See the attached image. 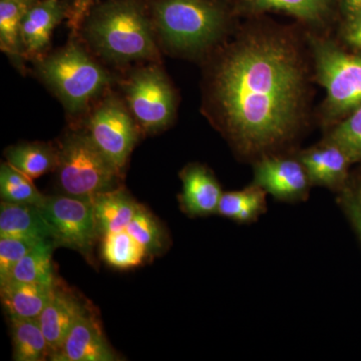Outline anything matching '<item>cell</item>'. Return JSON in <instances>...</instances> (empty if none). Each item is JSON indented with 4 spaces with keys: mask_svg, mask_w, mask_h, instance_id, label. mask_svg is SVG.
Listing matches in <instances>:
<instances>
[{
    "mask_svg": "<svg viewBox=\"0 0 361 361\" xmlns=\"http://www.w3.org/2000/svg\"><path fill=\"white\" fill-rule=\"evenodd\" d=\"M345 39L349 44L361 49V9L355 13H351L345 30Z\"/></svg>",
    "mask_w": 361,
    "mask_h": 361,
    "instance_id": "cell-31",
    "label": "cell"
},
{
    "mask_svg": "<svg viewBox=\"0 0 361 361\" xmlns=\"http://www.w3.org/2000/svg\"><path fill=\"white\" fill-rule=\"evenodd\" d=\"M253 183L287 203L305 201L312 185L299 159L271 155L261 157L256 163Z\"/></svg>",
    "mask_w": 361,
    "mask_h": 361,
    "instance_id": "cell-10",
    "label": "cell"
},
{
    "mask_svg": "<svg viewBox=\"0 0 361 361\" xmlns=\"http://www.w3.org/2000/svg\"><path fill=\"white\" fill-rule=\"evenodd\" d=\"M87 308L77 294L68 290L58 280L49 303L37 318L49 344L51 360L63 345L73 325Z\"/></svg>",
    "mask_w": 361,
    "mask_h": 361,
    "instance_id": "cell-12",
    "label": "cell"
},
{
    "mask_svg": "<svg viewBox=\"0 0 361 361\" xmlns=\"http://www.w3.org/2000/svg\"><path fill=\"white\" fill-rule=\"evenodd\" d=\"M127 231L145 247L148 255L163 253L169 245L165 228L144 206H139Z\"/></svg>",
    "mask_w": 361,
    "mask_h": 361,
    "instance_id": "cell-26",
    "label": "cell"
},
{
    "mask_svg": "<svg viewBox=\"0 0 361 361\" xmlns=\"http://www.w3.org/2000/svg\"><path fill=\"white\" fill-rule=\"evenodd\" d=\"M257 11H277L317 21L329 11V0H247Z\"/></svg>",
    "mask_w": 361,
    "mask_h": 361,
    "instance_id": "cell-27",
    "label": "cell"
},
{
    "mask_svg": "<svg viewBox=\"0 0 361 361\" xmlns=\"http://www.w3.org/2000/svg\"><path fill=\"white\" fill-rule=\"evenodd\" d=\"M339 205L348 216L361 241V182L348 184L339 192Z\"/></svg>",
    "mask_w": 361,
    "mask_h": 361,
    "instance_id": "cell-30",
    "label": "cell"
},
{
    "mask_svg": "<svg viewBox=\"0 0 361 361\" xmlns=\"http://www.w3.org/2000/svg\"><path fill=\"white\" fill-rule=\"evenodd\" d=\"M54 285L7 280L0 283L4 310L9 317L39 318L51 299Z\"/></svg>",
    "mask_w": 361,
    "mask_h": 361,
    "instance_id": "cell-16",
    "label": "cell"
},
{
    "mask_svg": "<svg viewBox=\"0 0 361 361\" xmlns=\"http://www.w3.org/2000/svg\"><path fill=\"white\" fill-rule=\"evenodd\" d=\"M56 244L54 240H44L21 259L13 268L11 277L7 280L54 285L58 282L54 274L52 253ZM6 280V281H7Z\"/></svg>",
    "mask_w": 361,
    "mask_h": 361,
    "instance_id": "cell-22",
    "label": "cell"
},
{
    "mask_svg": "<svg viewBox=\"0 0 361 361\" xmlns=\"http://www.w3.org/2000/svg\"><path fill=\"white\" fill-rule=\"evenodd\" d=\"M87 35L94 49L111 61L127 63L157 54L151 23L133 0H114L99 7L87 23Z\"/></svg>",
    "mask_w": 361,
    "mask_h": 361,
    "instance_id": "cell-2",
    "label": "cell"
},
{
    "mask_svg": "<svg viewBox=\"0 0 361 361\" xmlns=\"http://www.w3.org/2000/svg\"><path fill=\"white\" fill-rule=\"evenodd\" d=\"M90 140L122 174L137 142V130L132 116L123 104L109 99L90 116Z\"/></svg>",
    "mask_w": 361,
    "mask_h": 361,
    "instance_id": "cell-9",
    "label": "cell"
},
{
    "mask_svg": "<svg viewBox=\"0 0 361 361\" xmlns=\"http://www.w3.org/2000/svg\"><path fill=\"white\" fill-rule=\"evenodd\" d=\"M35 0H0V44L4 51L18 54L23 18Z\"/></svg>",
    "mask_w": 361,
    "mask_h": 361,
    "instance_id": "cell-25",
    "label": "cell"
},
{
    "mask_svg": "<svg viewBox=\"0 0 361 361\" xmlns=\"http://www.w3.org/2000/svg\"><path fill=\"white\" fill-rule=\"evenodd\" d=\"M40 242L39 240L0 237V283L11 277L16 265Z\"/></svg>",
    "mask_w": 361,
    "mask_h": 361,
    "instance_id": "cell-29",
    "label": "cell"
},
{
    "mask_svg": "<svg viewBox=\"0 0 361 361\" xmlns=\"http://www.w3.org/2000/svg\"><path fill=\"white\" fill-rule=\"evenodd\" d=\"M39 73L68 111L84 110L108 84V75L82 49L68 45L44 59Z\"/></svg>",
    "mask_w": 361,
    "mask_h": 361,
    "instance_id": "cell-5",
    "label": "cell"
},
{
    "mask_svg": "<svg viewBox=\"0 0 361 361\" xmlns=\"http://www.w3.org/2000/svg\"><path fill=\"white\" fill-rule=\"evenodd\" d=\"M56 171L61 191L73 198L92 202L97 195L120 188L121 173L87 134L63 140Z\"/></svg>",
    "mask_w": 361,
    "mask_h": 361,
    "instance_id": "cell-3",
    "label": "cell"
},
{
    "mask_svg": "<svg viewBox=\"0 0 361 361\" xmlns=\"http://www.w3.org/2000/svg\"><path fill=\"white\" fill-rule=\"evenodd\" d=\"M183 189L180 205L190 217L217 214L223 192L215 176L205 166L193 164L180 173Z\"/></svg>",
    "mask_w": 361,
    "mask_h": 361,
    "instance_id": "cell-13",
    "label": "cell"
},
{
    "mask_svg": "<svg viewBox=\"0 0 361 361\" xmlns=\"http://www.w3.org/2000/svg\"><path fill=\"white\" fill-rule=\"evenodd\" d=\"M92 204L102 236L127 230L140 206L122 188L97 195Z\"/></svg>",
    "mask_w": 361,
    "mask_h": 361,
    "instance_id": "cell-18",
    "label": "cell"
},
{
    "mask_svg": "<svg viewBox=\"0 0 361 361\" xmlns=\"http://www.w3.org/2000/svg\"><path fill=\"white\" fill-rule=\"evenodd\" d=\"M326 141L341 147L353 163H361V106L337 126Z\"/></svg>",
    "mask_w": 361,
    "mask_h": 361,
    "instance_id": "cell-28",
    "label": "cell"
},
{
    "mask_svg": "<svg viewBox=\"0 0 361 361\" xmlns=\"http://www.w3.org/2000/svg\"><path fill=\"white\" fill-rule=\"evenodd\" d=\"M214 89L225 129L242 155H270L295 135L304 73L284 39L254 35L241 40L220 63Z\"/></svg>",
    "mask_w": 361,
    "mask_h": 361,
    "instance_id": "cell-1",
    "label": "cell"
},
{
    "mask_svg": "<svg viewBox=\"0 0 361 361\" xmlns=\"http://www.w3.org/2000/svg\"><path fill=\"white\" fill-rule=\"evenodd\" d=\"M39 209L51 226L56 246L73 249L92 260L101 236L92 202L66 195L45 196Z\"/></svg>",
    "mask_w": 361,
    "mask_h": 361,
    "instance_id": "cell-7",
    "label": "cell"
},
{
    "mask_svg": "<svg viewBox=\"0 0 361 361\" xmlns=\"http://www.w3.org/2000/svg\"><path fill=\"white\" fill-rule=\"evenodd\" d=\"M51 360L115 361L118 358L104 337L97 316L87 307L73 325L63 345Z\"/></svg>",
    "mask_w": 361,
    "mask_h": 361,
    "instance_id": "cell-11",
    "label": "cell"
},
{
    "mask_svg": "<svg viewBox=\"0 0 361 361\" xmlns=\"http://www.w3.org/2000/svg\"><path fill=\"white\" fill-rule=\"evenodd\" d=\"M154 16L161 39L178 51L208 47L224 25L220 9L206 0H158Z\"/></svg>",
    "mask_w": 361,
    "mask_h": 361,
    "instance_id": "cell-4",
    "label": "cell"
},
{
    "mask_svg": "<svg viewBox=\"0 0 361 361\" xmlns=\"http://www.w3.org/2000/svg\"><path fill=\"white\" fill-rule=\"evenodd\" d=\"M299 160L305 168L312 185L341 192L348 185V167L353 161L345 152L325 141L320 146L302 152Z\"/></svg>",
    "mask_w": 361,
    "mask_h": 361,
    "instance_id": "cell-14",
    "label": "cell"
},
{
    "mask_svg": "<svg viewBox=\"0 0 361 361\" xmlns=\"http://www.w3.org/2000/svg\"><path fill=\"white\" fill-rule=\"evenodd\" d=\"M11 318L13 360L40 361L51 357L37 318Z\"/></svg>",
    "mask_w": 361,
    "mask_h": 361,
    "instance_id": "cell-21",
    "label": "cell"
},
{
    "mask_svg": "<svg viewBox=\"0 0 361 361\" xmlns=\"http://www.w3.org/2000/svg\"><path fill=\"white\" fill-rule=\"evenodd\" d=\"M266 195L265 190L254 183L238 191L226 192L221 197L217 214L240 224L256 222L267 211Z\"/></svg>",
    "mask_w": 361,
    "mask_h": 361,
    "instance_id": "cell-19",
    "label": "cell"
},
{
    "mask_svg": "<svg viewBox=\"0 0 361 361\" xmlns=\"http://www.w3.org/2000/svg\"><path fill=\"white\" fill-rule=\"evenodd\" d=\"M0 195L1 200L8 203L37 207L42 205L45 199L30 178L8 163L2 164L0 168Z\"/></svg>",
    "mask_w": 361,
    "mask_h": 361,
    "instance_id": "cell-24",
    "label": "cell"
},
{
    "mask_svg": "<svg viewBox=\"0 0 361 361\" xmlns=\"http://www.w3.org/2000/svg\"><path fill=\"white\" fill-rule=\"evenodd\" d=\"M0 237L54 240L51 226L39 207L4 201L0 205Z\"/></svg>",
    "mask_w": 361,
    "mask_h": 361,
    "instance_id": "cell-15",
    "label": "cell"
},
{
    "mask_svg": "<svg viewBox=\"0 0 361 361\" xmlns=\"http://www.w3.org/2000/svg\"><path fill=\"white\" fill-rule=\"evenodd\" d=\"M65 16V6L59 0L35 2L21 23V42L26 49L39 51L49 44L54 27Z\"/></svg>",
    "mask_w": 361,
    "mask_h": 361,
    "instance_id": "cell-17",
    "label": "cell"
},
{
    "mask_svg": "<svg viewBox=\"0 0 361 361\" xmlns=\"http://www.w3.org/2000/svg\"><path fill=\"white\" fill-rule=\"evenodd\" d=\"M102 255L111 267L127 270L141 265L148 253L127 230H123L104 235Z\"/></svg>",
    "mask_w": 361,
    "mask_h": 361,
    "instance_id": "cell-23",
    "label": "cell"
},
{
    "mask_svg": "<svg viewBox=\"0 0 361 361\" xmlns=\"http://www.w3.org/2000/svg\"><path fill=\"white\" fill-rule=\"evenodd\" d=\"M346 8L349 13H355L361 9V0H344Z\"/></svg>",
    "mask_w": 361,
    "mask_h": 361,
    "instance_id": "cell-32",
    "label": "cell"
},
{
    "mask_svg": "<svg viewBox=\"0 0 361 361\" xmlns=\"http://www.w3.org/2000/svg\"><path fill=\"white\" fill-rule=\"evenodd\" d=\"M7 163L32 180L56 170L59 149L40 142H26L6 149Z\"/></svg>",
    "mask_w": 361,
    "mask_h": 361,
    "instance_id": "cell-20",
    "label": "cell"
},
{
    "mask_svg": "<svg viewBox=\"0 0 361 361\" xmlns=\"http://www.w3.org/2000/svg\"><path fill=\"white\" fill-rule=\"evenodd\" d=\"M130 110L149 132L164 129L172 121L175 97L167 78L153 66L137 71L126 85Z\"/></svg>",
    "mask_w": 361,
    "mask_h": 361,
    "instance_id": "cell-8",
    "label": "cell"
},
{
    "mask_svg": "<svg viewBox=\"0 0 361 361\" xmlns=\"http://www.w3.org/2000/svg\"><path fill=\"white\" fill-rule=\"evenodd\" d=\"M320 84L327 92V111L337 116L361 106V56L341 51L322 40H313Z\"/></svg>",
    "mask_w": 361,
    "mask_h": 361,
    "instance_id": "cell-6",
    "label": "cell"
}]
</instances>
